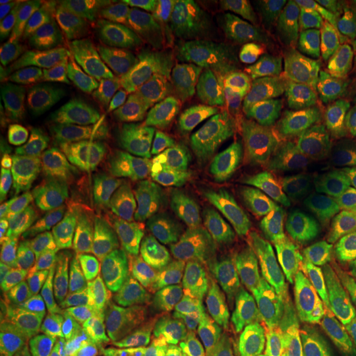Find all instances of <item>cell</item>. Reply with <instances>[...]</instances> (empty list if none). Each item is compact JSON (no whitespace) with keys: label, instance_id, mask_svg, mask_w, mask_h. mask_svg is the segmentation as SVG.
I'll use <instances>...</instances> for the list:
<instances>
[{"label":"cell","instance_id":"9a60e30c","mask_svg":"<svg viewBox=\"0 0 356 356\" xmlns=\"http://www.w3.org/2000/svg\"><path fill=\"white\" fill-rule=\"evenodd\" d=\"M108 3L96 0L58 3L44 33L42 55L20 102L48 101L60 84L66 61L84 33L101 19Z\"/></svg>","mask_w":356,"mask_h":356},{"label":"cell","instance_id":"7402d4cb","mask_svg":"<svg viewBox=\"0 0 356 356\" xmlns=\"http://www.w3.org/2000/svg\"><path fill=\"white\" fill-rule=\"evenodd\" d=\"M173 142V140H172ZM172 142L160 147L154 154L126 172L108 173L109 203L147 204L168 211H177L168 190V163L172 155Z\"/></svg>","mask_w":356,"mask_h":356},{"label":"cell","instance_id":"7a4b0ae2","mask_svg":"<svg viewBox=\"0 0 356 356\" xmlns=\"http://www.w3.org/2000/svg\"><path fill=\"white\" fill-rule=\"evenodd\" d=\"M252 300L248 279L208 248L181 244L124 289L134 310L228 314Z\"/></svg>","mask_w":356,"mask_h":356},{"label":"cell","instance_id":"9c48e42d","mask_svg":"<svg viewBox=\"0 0 356 356\" xmlns=\"http://www.w3.org/2000/svg\"><path fill=\"white\" fill-rule=\"evenodd\" d=\"M139 51L170 101L203 97L221 79V58L216 50L175 32L144 13Z\"/></svg>","mask_w":356,"mask_h":356},{"label":"cell","instance_id":"3957f363","mask_svg":"<svg viewBox=\"0 0 356 356\" xmlns=\"http://www.w3.org/2000/svg\"><path fill=\"white\" fill-rule=\"evenodd\" d=\"M124 327L142 356L251 351L269 345L273 335L270 315L256 299L228 314L134 310Z\"/></svg>","mask_w":356,"mask_h":356},{"label":"cell","instance_id":"7c38bea8","mask_svg":"<svg viewBox=\"0 0 356 356\" xmlns=\"http://www.w3.org/2000/svg\"><path fill=\"white\" fill-rule=\"evenodd\" d=\"M145 8L136 2L109 3L73 48L56 88L58 99L71 97L92 74L139 50V33Z\"/></svg>","mask_w":356,"mask_h":356},{"label":"cell","instance_id":"484cf974","mask_svg":"<svg viewBox=\"0 0 356 356\" xmlns=\"http://www.w3.org/2000/svg\"><path fill=\"white\" fill-rule=\"evenodd\" d=\"M320 231L309 225H299L291 231L286 241L280 244L277 254L274 257L273 267L269 270V282L286 279L287 275L296 273L305 266L315 254Z\"/></svg>","mask_w":356,"mask_h":356},{"label":"cell","instance_id":"cb8c5ba5","mask_svg":"<svg viewBox=\"0 0 356 356\" xmlns=\"http://www.w3.org/2000/svg\"><path fill=\"white\" fill-rule=\"evenodd\" d=\"M20 351L24 356H65L71 328L66 320L48 310H29L20 318Z\"/></svg>","mask_w":356,"mask_h":356},{"label":"cell","instance_id":"8992f818","mask_svg":"<svg viewBox=\"0 0 356 356\" xmlns=\"http://www.w3.org/2000/svg\"><path fill=\"white\" fill-rule=\"evenodd\" d=\"M175 136V127L155 118L124 126H68L19 168V173L26 184L30 178L68 167L126 172L160 147L170 144Z\"/></svg>","mask_w":356,"mask_h":356},{"label":"cell","instance_id":"ac0fdd59","mask_svg":"<svg viewBox=\"0 0 356 356\" xmlns=\"http://www.w3.org/2000/svg\"><path fill=\"white\" fill-rule=\"evenodd\" d=\"M325 26L322 13L304 3L262 17L251 25L248 38L256 48L320 65Z\"/></svg>","mask_w":356,"mask_h":356},{"label":"cell","instance_id":"d4e9b609","mask_svg":"<svg viewBox=\"0 0 356 356\" xmlns=\"http://www.w3.org/2000/svg\"><path fill=\"white\" fill-rule=\"evenodd\" d=\"M320 66L356 99V26L343 20L327 22Z\"/></svg>","mask_w":356,"mask_h":356},{"label":"cell","instance_id":"4fadbf2b","mask_svg":"<svg viewBox=\"0 0 356 356\" xmlns=\"http://www.w3.org/2000/svg\"><path fill=\"white\" fill-rule=\"evenodd\" d=\"M168 190L184 210L207 229L233 231L246 216L248 207L234 193L213 181L175 136L168 163Z\"/></svg>","mask_w":356,"mask_h":356},{"label":"cell","instance_id":"e0dca14e","mask_svg":"<svg viewBox=\"0 0 356 356\" xmlns=\"http://www.w3.org/2000/svg\"><path fill=\"white\" fill-rule=\"evenodd\" d=\"M345 155L318 184L299 193L302 216L320 233H335L356 213V124L343 137Z\"/></svg>","mask_w":356,"mask_h":356},{"label":"cell","instance_id":"44dd1931","mask_svg":"<svg viewBox=\"0 0 356 356\" xmlns=\"http://www.w3.org/2000/svg\"><path fill=\"white\" fill-rule=\"evenodd\" d=\"M291 345L293 356H356V312L307 310L293 323Z\"/></svg>","mask_w":356,"mask_h":356},{"label":"cell","instance_id":"ba28073f","mask_svg":"<svg viewBox=\"0 0 356 356\" xmlns=\"http://www.w3.org/2000/svg\"><path fill=\"white\" fill-rule=\"evenodd\" d=\"M243 124L264 162L300 191L318 184L345 155L343 140L318 124L261 114H246Z\"/></svg>","mask_w":356,"mask_h":356},{"label":"cell","instance_id":"277c9868","mask_svg":"<svg viewBox=\"0 0 356 356\" xmlns=\"http://www.w3.org/2000/svg\"><path fill=\"white\" fill-rule=\"evenodd\" d=\"M239 76L251 102L273 118L341 122L356 113V99L322 66L262 48H249Z\"/></svg>","mask_w":356,"mask_h":356},{"label":"cell","instance_id":"5b68a950","mask_svg":"<svg viewBox=\"0 0 356 356\" xmlns=\"http://www.w3.org/2000/svg\"><path fill=\"white\" fill-rule=\"evenodd\" d=\"M165 238L154 218L127 210L101 208L71 222L70 273L84 291H99L149 254Z\"/></svg>","mask_w":356,"mask_h":356},{"label":"cell","instance_id":"6da1fadb","mask_svg":"<svg viewBox=\"0 0 356 356\" xmlns=\"http://www.w3.org/2000/svg\"><path fill=\"white\" fill-rule=\"evenodd\" d=\"M172 119L188 154L225 190L243 202L287 195L222 96L178 102L172 108Z\"/></svg>","mask_w":356,"mask_h":356},{"label":"cell","instance_id":"4dcf8cb0","mask_svg":"<svg viewBox=\"0 0 356 356\" xmlns=\"http://www.w3.org/2000/svg\"><path fill=\"white\" fill-rule=\"evenodd\" d=\"M32 2H24V0H2L0 2V10L2 12H10V10H20L26 6H30Z\"/></svg>","mask_w":356,"mask_h":356},{"label":"cell","instance_id":"83f0119b","mask_svg":"<svg viewBox=\"0 0 356 356\" xmlns=\"http://www.w3.org/2000/svg\"><path fill=\"white\" fill-rule=\"evenodd\" d=\"M44 3L47 2H33L20 8V10L2 12V15H0V48H2V51H6L29 29L35 17L42 12Z\"/></svg>","mask_w":356,"mask_h":356},{"label":"cell","instance_id":"ffe728a7","mask_svg":"<svg viewBox=\"0 0 356 356\" xmlns=\"http://www.w3.org/2000/svg\"><path fill=\"white\" fill-rule=\"evenodd\" d=\"M66 127L65 115L51 109L48 101L19 102L0 121V152L7 165L15 167L30 155L42 152Z\"/></svg>","mask_w":356,"mask_h":356},{"label":"cell","instance_id":"30bf717a","mask_svg":"<svg viewBox=\"0 0 356 356\" xmlns=\"http://www.w3.org/2000/svg\"><path fill=\"white\" fill-rule=\"evenodd\" d=\"M157 102V86L137 50L92 74L71 96V111L91 126H124L145 119Z\"/></svg>","mask_w":356,"mask_h":356},{"label":"cell","instance_id":"4316f807","mask_svg":"<svg viewBox=\"0 0 356 356\" xmlns=\"http://www.w3.org/2000/svg\"><path fill=\"white\" fill-rule=\"evenodd\" d=\"M124 345L99 320H81L78 323L73 346L66 356H122Z\"/></svg>","mask_w":356,"mask_h":356},{"label":"cell","instance_id":"d6986e66","mask_svg":"<svg viewBox=\"0 0 356 356\" xmlns=\"http://www.w3.org/2000/svg\"><path fill=\"white\" fill-rule=\"evenodd\" d=\"M108 197V175L91 167L50 172L22 190L19 202L50 211H76Z\"/></svg>","mask_w":356,"mask_h":356},{"label":"cell","instance_id":"52a82bcc","mask_svg":"<svg viewBox=\"0 0 356 356\" xmlns=\"http://www.w3.org/2000/svg\"><path fill=\"white\" fill-rule=\"evenodd\" d=\"M2 239L22 299L37 305L56 300L63 289V220L30 207L12 208L2 218Z\"/></svg>","mask_w":356,"mask_h":356},{"label":"cell","instance_id":"2e32d148","mask_svg":"<svg viewBox=\"0 0 356 356\" xmlns=\"http://www.w3.org/2000/svg\"><path fill=\"white\" fill-rule=\"evenodd\" d=\"M300 218L299 195L257 197L249 202L246 216L231 231L229 238L257 267L270 270L280 244Z\"/></svg>","mask_w":356,"mask_h":356},{"label":"cell","instance_id":"603a6c76","mask_svg":"<svg viewBox=\"0 0 356 356\" xmlns=\"http://www.w3.org/2000/svg\"><path fill=\"white\" fill-rule=\"evenodd\" d=\"M58 3L47 2L42 12L35 17L29 29L13 42V44L2 51L0 60V92L2 99L7 101L10 97L22 92V89L29 86L35 68H37L44 33L50 24L53 12Z\"/></svg>","mask_w":356,"mask_h":356},{"label":"cell","instance_id":"f1b7e54d","mask_svg":"<svg viewBox=\"0 0 356 356\" xmlns=\"http://www.w3.org/2000/svg\"><path fill=\"white\" fill-rule=\"evenodd\" d=\"M305 3L332 20L356 22V0H307Z\"/></svg>","mask_w":356,"mask_h":356},{"label":"cell","instance_id":"8fae6325","mask_svg":"<svg viewBox=\"0 0 356 356\" xmlns=\"http://www.w3.org/2000/svg\"><path fill=\"white\" fill-rule=\"evenodd\" d=\"M279 6L241 0H160L147 3L145 13L213 50L234 53L241 48L251 25Z\"/></svg>","mask_w":356,"mask_h":356},{"label":"cell","instance_id":"f546056e","mask_svg":"<svg viewBox=\"0 0 356 356\" xmlns=\"http://www.w3.org/2000/svg\"><path fill=\"white\" fill-rule=\"evenodd\" d=\"M343 238L348 241L356 251V213L351 218H348L343 225L340 226V229H337Z\"/></svg>","mask_w":356,"mask_h":356},{"label":"cell","instance_id":"5bb4252c","mask_svg":"<svg viewBox=\"0 0 356 356\" xmlns=\"http://www.w3.org/2000/svg\"><path fill=\"white\" fill-rule=\"evenodd\" d=\"M297 304L333 307L356 302V251L338 231L328 233L312 259L282 280Z\"/></svg>","mask_w":356,"mask_h":356},{"label":"cell","instance_id":"1f68e13d","mask_svg":"<svg viewBox=\"0 0 356 356\" xmlns=\"http://www.w3.org/2000/svg\"><path fill=\"white\" fill-rule=\"evenodd\" d=\"M191 356H257L251 351H208V353L191 355Z\"/></svg>","mask_w":356,"mask_h":356}]
</instances>
